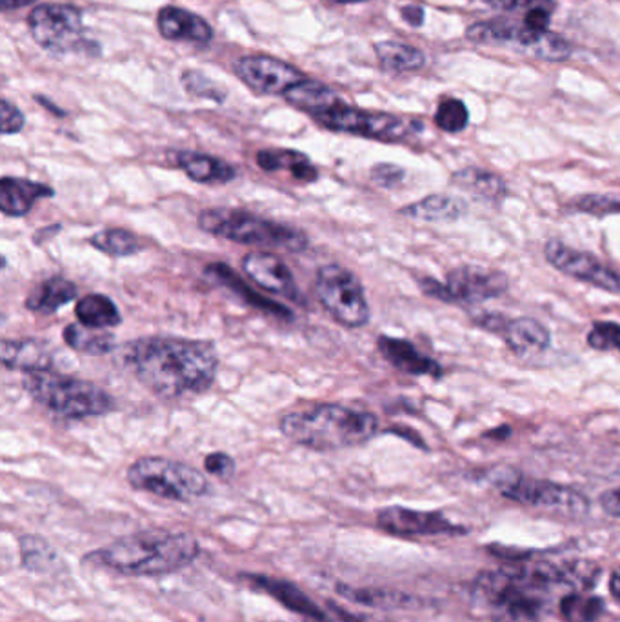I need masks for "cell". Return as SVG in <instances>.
Listing matches in <instances>:
<instances>
[{
	"mask_svg": "<svg viewBox=\"0 0 620 622\" xmlns=\"http://www.w3.org/2000/svg\"><path fill=\"white\" fill-rule=\"evenodd\" d=\"M133 377L162 399L200 395L214 386L219 353L214 342L184 337H141L122 347Z\"/></svg>",
	"mask_w": 620,
	"mask_h": 622,
	"instance_id": "6da1fadb",
	"label": "cell"
},
{
	"mask_svg": "<svg viewBox=\"0 0 620 622\" xmlns=\"http://www.w3.org/2000/svg\"><path fill=\"white\" fill-rule=\"evenodd\" d=\"M279 428L288 441L299 447L314 452H339L372 441L379 434V419L374 413L328 402L285 413Z\"/></svg>",
	"mask_w": 620,
	"mask_h": 622,
	"instance_id": "7a4b0ae2",
	"label": "cell"
},
{
	"mask_svg": "<svg viewBox=\"0 0 620 622\" xmlns=\"http://www.w3.org/2000/svg\"><path fill=\"white\" fill-rule=\"evenodd\" d=\"M198 553V540L186 532L148 529L113 540L97 551V557L122 575L159 577L190 566Z\"/></svg>",
	"mask_w": 620,
	"mask_h": 622,
	"instance_id": "3957f363",
	"label": "cell"
},
{
	"mask_svg": "<svg viewBox=\"0 0 620 622\" xmlns=\"http://www.w3.org/2000/svg\"><path fill=\"white\" fill-rule=\"evenodd\" d=\"M554 584H560V568L538 562L532 568L483 573L475 589L504 621L535 622L546 608V594Z\"/></svg>",
	"mask_w": 620,
	"mask_h": 622,
	"instance_id": "277c9868",
	"label": "cell"
},
{
	"mask_svg": "<svg viewBox=\"0 0 620 622\" xmlns=\"http://www.w3.org/2000/svg\"><path fill=\"white\" fill-rule=\"evenodd\" d=\"M24 390L46 412L59 419L86 420L102 417L116 410L113 397L89 380L56 374L51 369L24 374Z\"/></svg>",
	"mask_w": 620,
	"mask_h": 622,
	"instance_id": "5b68a950",
	"label": "cell"
},
{
	"mask_svg": "<svg viewBox=\"0 0 620 622\" xmlns=\"http://www.w3.org/2000/svg\"><path fill=\"white\" fill-rule=\"evenodd\" d=\"M197 224L203 232L231 243L260 246V248L285 249L301 254L309 246V237L301 228L271 221L250 211L211 208L198 214Z\"/></svg>",
	"mask_w": 620,
	"mask_h": 622,
	"instance_id": "8992f818",
	"label": "cell"
},
{
	"mask_svg": "<svg viewBox=\"0 0 620 622\" xmlns=\"http://www.w3.org/2000/svg\"><path fill=\"white\" fill-rule=\"evenodd\" d=\"M126 479L135 490L168 501L190 502L208 496L211 490L206 475L197 468L166 458L137 459L127 468Z\"/></svg>",
	"mask_w": 620,
	"mask_h": 622,
	"instance_id": "52a82bcc",
	"label": "cell"
},
{
	"mask_svg": "<svg viewBox=\"0 0 620 622\" xmlns=\"http://www.w3.org/2000/svg\"><path fill=\"white\" fill-rule=\"evenodd\" d=\"M491 483L506 499L557 513L562 517L581 519L589 512V501L581 491L551 480L530 479L513 469H499L491 475Z\"/></svg>",
	"mask_w": 620,
	"mask_h": 622,
	"instance_id": "ba28073f",
	"label": "cell"
},
{
	"mask_svg": "<svg viewBox=\"0 0 620 622\" xmlns=\"http://www.w3.org/2000/svg\"><path fill=\"white\" fill-rule=\"evenodd\" d=\"M315 292L331 319L348 330H358L372 319L363 282L341 265H326L315 276Z\"/></svg>",
	"mask_w": 620,
	"mask_h": 622,
	"instance_id": "9c48e42d",
	"label": "cell"
},
{
	"mask_svg": "<svg viewBox=\"0 0 620 622\" xmlns=\"http://www.w3.org/2000/svg\"><path fill=\"white\" fill-rule=\"evenodd\" d=\"M467 39L475 45L510 46L513 50L543 61L560 62L570 59L571 45L560 35L511 23L506 19H495L486 23L473 24L467 28Z\"/></svg>",
	"mask_w": 620,
	"mask_h": 622,
	"instance_id": "30bf717a",
	"label": "cell"
},
{
	"mask_svg": "<svg viewBox=\"0 0 620 622\" xmlns=\"http://www.w3.org/2000/svg\"><path fill=\"white\" fill-rule=\"evenodd\" d=\"M418 286L428 297L453 304H483L499 298L508 292L510 281L502 271L461 266L446 276V282L424 277Z\"/></svg>",
	"mask_w": 620,
	"mask_h": 622,
	"instance_id": "8fae6325",
	"label": "cell"
},
{
	"mask_svg": "<svg viewBox=\"0 0 620 622\" xmlns=\"http://www.w3.org/2000/svg\"><path fill=\"white\" fill-rule=\"evenodd\" d=\"M29 32L42 50L64 56L72 51H89L84 37L83 15L70 4H42L28 17Z\"/></svg>",
	"mask_w": 620,
	"mask_h": 622,
	"instance_id": "7c38bea8",
	"label": "cell"
},
{
	"mask_svg": "<svg viewBox=\"0 0 620 622\" xmlns=\"http://www.w3.org/2000/svg\"><path fill=\"white\" fill-rule=\"evenodd\" d=\"M315 121L331 132L352 133L380 143H401L412 132V124L401 117L382 111L358 110L344 105L342 99L337 100L330 110L315 117Z\"/></svg>",
	"mask_w": 620,
	"mask_h": 622,
	"instance_id": "4fadbf2b",
	"label": "cell"
},
{
	"mask_svg": "<svg viewBox=\"0 0 620 622\" xmlns=\"http://www.w3.org/2000/svg\"><path fill=\"white\" fill-rule=\"evenodd\" d=\"M544 255L555 270L562 271L564 276L587 282L592 286L600 288L604 292L620 295V276L609 270L608 266L593 254L582 249L571 248L559 239H551L544 246Z\"/></svg>",
	"mask_w": 620,
	"mask_h": 622,
	"instance_id": "5bb4252c",
	"label": "cell"
},
{
	"mask_svg": "<svg viewBox=\"0 0 620 622\" xmlns=\"http://www.w3.org/2000/svg\"><path fill=\"white\" fill-rule=\"evenodd\" d=\"M472 320L478 328L502 337L511 352L516 355H537L546 352L551 344L548 328L530 317L510 319L495 312H481L473 315Z\"/></svg>",
	"mask_w": 620,
	"mask_h": 622,
	"instance_id": "9a60e30c",
	"label": "cell"
},
{
	"mask_svg": "<svg viewBox=\"0 0 620 622\" xmlns=\"http://www.w3.org/2000/svg\"><path fill=\"white\" fill-rule=\"evenodd\" d=\"M236 77L260 95H284L288 89L304 81L295 66L273 57H242L235 62Z\"/></svg>",
	"mask_w": 620,
	"mask_h": 622,
	"instance_id": "2e32d148",
	"label": "cell"
},
{
	"mask_svg": "<svg viewBox=\"0 0 620 622\" xmlns=\"http://www.w3.org/2000/svg\"><path fill=\"white\" fill-rule=\"evenodd\" d=\"M377 526L397 537L459 534L462 528L439 512H418L404 507H388L377 513Z\"/></svg>",
	"mask_w": 620,
	"mask_h": 622,
	"instance_id": "e0dca14e",
	"label": "cell"
},
{
	"mask_svg": "<svg viewBox=\"0 0 620 622\" xmlns=\"http://www.w3.org/2000/svg\"><path fill=\"white\" fill-rule=\"evenodd\" d=\"M242 270L247 279H252L264 292L282 295L285 298L299 301L301 292L296 286L295 277L279 255L266 252H253L242 259Z\"/></svg>",
	"mask_w": 620,
	"mask_h": 622,
	"instance_id": "ac0fdd59",
	"label": "cell"
},
{
	"mask_svg": "<svg viewBox=\"0 0 620 622\" xmlns=\"http://www.w3.org/2000/svg\"><path fill=\"white\" fill-rule=\"evenodd\" d=\"M204 276L208 277L209 281L224 286L228 292L233 293L239 301H242L250 308L258 309V312H263L273 319L282 320V322L293 320V314L288 306L277 303L273 298L263 297L250 284L242 281L241 277L236 276L235 271L231 270L230 266L224 265V263H211V265L206 266Z\"/></svg>",
	"mask_w": 620,
	"mask_h": 622,
	"instance_id": "d6986e66",
	"label": "cell"
},
{
	"mask_svg": "<svg viewBox=\"0 0 620 622\" xmlns=\"http://www.w3.org/2000/svg\"><path fill=\"white\" fill-rule=\"evenodd\" d=\"M53 197L56 190L48 184L28 181L21 176H4L0 181V210L13 219L28 216L39 200Z\"/></svg>",
	"mask_w": 620,
	"mask_h": 622,
	"instance_id": "ffe728a7",
	"label": "cell"
},
{
	"mask_svg": "<svg viewBox=\"0 0 620 622\" xmlns=\"http://www.w3.org/2000/svg\"><path fill=\"white\" fill-rule=\"evenodd\" d=\"M377 347L382 353V357L404 374L410 375H429L435 379L442 377V366L431 357H426L424 353L418 352L413 342L399 337L380 336L377 339Z\"/></svg>",
	"mask_w": 620,
	"mask_h": 622,
	"instance_id": "44dd1931",
	"label": "cell"
},
{
	"mask_svg": "<svg viewBox=\"0 0 620 622\" xmlns=\"http://www.w3.org/2000/svg\"><path fill=\"white\" fill-rule=\"evenodd\" d=\"M0 361L7 369H21L24 374L53 368L50 344L40 339H4L0 344Z\"/></svg>",
	"mask_w": 620,
	"mask_h": 622,
	"instance_id": "7402d4cb",
	"label": "cell"
},
{
	"mask_svg": "<svg viewBox=\"0 0 620 622\" xmlns=\"http://www.w3.org/2000/svg\"><path fill=\"white\" fill-rule=\"evenodd\" d=\"M157 26L165 39L192 40L206 45L214 39V29L203 17L182 8L166 7L157 15Z\"/></svg>",
	"mask_w": 620,
	"mask_h": 622,
	"instance_id": "603a6c76",
	"label": "cell"
},
{
	"mask_svg": "<svg viewBox=\"0 0 620 622\" xmlns=\"http://www.w3.org/2000/svg\"><path fill=\"white\" fill-rule=\"evenodd\" d=\"M171 160L179 170L184 171L193 182H198V184H228L236 176L235 166L214 155L175 151L171 154Z\"/></svg>",
	"mask_w": 620,
	"mask_h": 622,
	"instance_id": "cb8c5ba5",
	"label": "cell"
},
{
	"mask_svg": "<svg viewBox=\"0 0 620 622\" xmlns=\"http://www.w3.org/2000/svg\"><path fill=\"white\" fill-rule=\"evenodd\" d=\"M255 588L263 589L271 595L277 602L285 606L288 610L295 611L306 619H326L325 611L315 605L299 586L282 578L268 577V575H242Z\"/></svg>",
	"mask_w": 620,
	"mask_h": 622,
	"instance_id": "d4e9b609",
	"label": "cell"
},
{
	"mask_svg": "<svg viewBox=\"0 0 620 622\" xmlns=\"http://www.w3.org/2000/svg\"><path fill=\"white\" fill-rule=\"evenodd\" d=\"M78 295L75 282L66 277L56 276L40 282L34 292L29 293L24 306L35 314L51 315L73 303Z\"/></svg>",
	"mask_w": 620,
	"mask_h": 622,
	"instance_id": "484cf974",
	"label": "cell"
},
{
	"mask_svg": "<svg viewBox=\"0 0 620 622\" xmlns=\"http://www.w3.org/2000/svg\"><path fill=\"white\" fill-rule=\"evenodd\" d=\"M257 166L260 170L275 173V171H288L293 179L302 182H315L319 179V170L307 155L296 149H263L258 151Z\"/></svg>",
	"mask_w": 620,
	"mask_h": 622,
	"instance_id": "4316f807",
	"label": "cell"
},
{
	"mask_svg": "<svg viewBox=\"0 0 620 622\" xmlns=\"http://www.w3.org/2000/svg\"><path fill=\"white\" fill-rule=\"evenodd\" d=\"M401 214L413 221L455 222L466 214V203L462 198L435 193L423 200L404 206Z\"/></svg>",
	"mask_w": 620,
	"mask_h": 622,
	"instance_id": "83f0119b",
	"label": "cell"
},
{
	"mask_svg": "<svg viewBox=\"0 0 620 622\" xmlns=\"http://www.w3.org/2000/svg\"><path fill=\"white\" fill-rule=\"evenodd\" d=\"M284 99L288 105L315 119L320 113H325L326 110H330L337 100H341V97L330 86L304 78L285 92Z\"/></svg>",
	"mask_w": 620,
	"mask_h": 622,
	"instance_id": "f1b7e54d",
	"label": "cell"
},
{
	"mask_svg": "<svg viewBox=\"0 0 620 622\" xmlns=\"http://www.w3.org/2000/svg\"><path fill=\"white\" fill-rule=\"evenodd\" d=\"M75 315L81 325L95 330H108L122 322V315L117 304L102 293H89L86 297L78 298L75 304Z\"/></svg>",
	"mask_w": 620,
	"mask_h": 622,
	"instance_id": "f546056e",
	"label": "cell"
},
{
	"mask_svg": "<svg viewBox=\"0 0 620 622\" xmlns=\"http://www.w3.org/2000/svg\"><path fill=\"white\" fill-rule=\"evenodd\" d=\"M62 337L73 352L92 355V357L108 355V353L117 350V337L113 333L106 330H95V328H88L81 322L68 325L62 331Z\"/></svg>",
	"mask_w": 620,
	"mask_h": 622,
	"instance_id": "4dcf8cb0",
	"label": "cell"
},
{
	"mask_svg": "<svg viewBox=\"0 0 620 622\" xmlns=\"http://www.w3.org/2000/svg\"><path fill=\"white\" fill-rule=\"evenodd\" d=\"M451 184L462 187L464 192H470L477 198L488 200V203H500L506 195L504 179L495 175L491 171L481 170V168H464L457 171L451 176Z\"/></svg>",
	"mask_w": 620,
	"mask_h": 622,
	"instance_id": "1f68e13d",
	"label": "cell"
},
{
	"mask_svg": "<svg viewBox=\"0 0 620 622\" xmlns=\"http://www.w3.org/2000/svg\"><path fill=\"white\" fill-rule=\"evenodd\" d=\"M375 53L379 57L380 66L388 72H415L424 66V53L413 46L385 40L375 45Z\"/></svg>",
	"mask_w": 620,
	"mask_h": 622,
	"instance_id": "d6a6232c",
	"label": "cell"
},
{
	"mask_svg": "<svg viewBox=\"0 0 620 622\" xmlns=\"http://www.w3.org/2000/svg\"><path fill=\"white\" fill-rule=\"evenodd\" d=\"M339 594L344 595L347 599L357 602V605L374 606V608H382V610H396V608H412L417 600L412 595L401 594V591H391V589L377 588H352V586H339Z\"/></svg>",
	"mask_w": 620,
	"mask_h": 622,
	"instance_id": "836d02e7",
	"label": "cell"
},
{
	"mask_svg": "<svg viewBox=\"0 0 620 622\" xmlns=\"http://www.w3.org/2000/svg\"><path fill=\"white\" fill-rule=\"evenodd\" d=\"M89 246L99 249L102 254L110 255V257H132L143 249V243L135 233L124 228H110V230H102L89 237Z\"/></svg>",
	"mask_w": 620,
	"mask_h": 622,
	"instance_id": "e575fe53",
	"label": "cell"
},
{
	"mask_svg": "<svg viewBox=\"0 0 620 622\" xmlns=\"http://www.w3.org/2000/svg\"><path fill=\"white\" fill-rule=\"evenodd\" d=\"M21 557L26 570L34 573H48L59 564L56 548L39 535H24L21 539Z\"/></svg>",
	"mask_w": 620,
	"mask_h": 622,
	"instance_id": "d590c367",
	"label": "cell"
},
{
	"mask_svg": "<svg viewBox=\"0 0 620 622\" xmlns=\"http://www.w3.org/2000/svg\"><path fill=\"white\" fill-rule=\"evenodd\" d=\"M560 613L568 622H595L603 617L604 600L595 595L575 591L560 600Z\"/></svg>",
	"mask_w": 620,
	"mask_h": 622,
	"instance_id": "8d00e7d4",
	"label": "cell"
},
{
	"mask_svg": "<svg viewBox=\"0 0 620 622\" xmlns=\"http://www.w3.org/2000/svg\"><path fill=\"white\" fill-rule=\"evenodd\" d=\"M598 573L600 570L593 562H571V564L560 568V584L575 588L576 591H586L597 583Z\"/></svg>",
	"mask_w": 620,
	"mask_h": 622,
	"instance_id": "74e56055",
	"label": "cell"
},
{
	"mask_svg": "<svg viewBox=\"0 0 620 622\" xmlns=\"http://www.w3.org/2000/svg\"><path fill=\"white\" fill-rule=\"evenodd\" d=\"M470 113L462 100L446 99L439 105V110L435 113V124L446 133H459L467 126Z\"/></svg>",
	"mask_w": 620,
	"mask_h": 622,
	"instance_id": "f35d334b",
	"label": "cell"
},
{
	"mask_svg": "<svg viewBox=\"0 0 620 622\" xmlns=\"http://www.w3.org/2000/svg\"><path fill=\"white\" fill-rule=\"evenodd\" d=\"M182 86L193 97L214 100V102H224L226 95H228L220 84L214 83L211 78L198 72H184Z\"/></svg>",
	"mask_w": 620,
	"mask_h": 622,
	"instance_id": "ab89813d",
	"label": "cell"
},
{
	"mask_svg": "<svg viewBox=\"0 0 620 622\" xmlns=\"http://www.w3.org/2000/svg\"><path fill=\"white\" fill-rule=\"evenodd\" d=\"M576 211L595 217L620 214V195H584L575 203Z\"/></svg>",
	"mask_w": 620,
	"mask_h": 622,
	"instance_id": "60d3db41",
	"label": "cell"
},
{
	"mask_svg": "<svg viewBox=\"0 0 620 622\" xmlns=\"http://www.w3.org/2000/svg\"><path fill=\"white\" fill-rule=\"evenodd\" d=\"M586 341L593 350H600V352L619 350L620 352V325L595 322L593 330L587 333Z\"/></svg>",
	"mask_w": 620,
	"mask_h": 622,
	"instance_id": "b9f144b4",
	"label": "cell"
},
{
	"mask_svg": "<svg viewBox=\"0 0 620 622\" xmlns=\"http://www.w3.org/2000/svg\"><path fill=\"white\" fill-rule=\"evenodd\" d=\"M235 461L224 452L209 453L208 458L204 459V469L220 479H230L231 475L235 474Z\"/></svg>",
	"mask_w": 620,
	"mask_h": 622,
	"instance_id": "7bdbcfd3",
	"label": "cell"
},
{
	"mask_svg": "<svg viewBox=\"0 0 620 622\" xmlns=\"http://www.w3.org/2000/svg\"><path fill=\"white\" fill-rule=\"evenodd\" d=\"M372 179L380 187L393 190V187L401 186L404 181V170L397 164H377L372 170Z\"/></svg>",
	"mask_w": 620,
	"mask_h": 622,
	"instance_id": "ee69618b",
	"label": "cell"
},
{
	"mask_svg": "<svg viewBox=\"0 0 620 622\" xmlns=\"http://www.w3.org/2000/svg\"><path fill=\"white\" fill-rule=\"evenodd\" d=\"M0 115H2V135H13L23 130L26 124L23 111L19 110L17 106L12 105L10 100H2V108H0Z\"/></svg>",
	"mask_w": 620,
	"mask_h": 622,
	"instance_id": "f6af8a7d",
	"label": "cell"
},
{
	"mask_svg": "<svg viewBox=\"0 0 620 622\" xmlns=\"http://www.w3.org/2000/svg\"><path fill=\"white\" fill-rule=\"evenodd\" d=\"M549 21H551V13L546 10V7L532 8L524 17V26L537 29V32H546L549 28Z\"/></svg>",
	"mask_w": 620,
	"mask_h": 622,
	"instance_id": "bcb514c9",
	"label": "cell"
},
{
	"mask_svg": "<svg viewBox=\"0 0 620 622\" xmlns=\"http://www.w3.org/2000/svg\"><path fill=\"white\" fill-rule=\"evenodd\" d=\"M489 7L497 8V10H504V12H515V10H522V8L527 7H546V2L549 0H483Z\"/></svg>",
	"mask_w": 620,
	"mask_h": 622,
	"instance_id": "7dc6e473",
	"label": "cell"
},
{
	"mask_svg": "<svg viewBox=\"0 0 620 622\" xmlns=\"http://www.w3.org/2000/svg\"><path fill=\"white\" fill-rule=\"evenodd\" d=\"M488 551L491 556L500 557V559H504V561H526L527 557L532 556V551L530 550H519V548L502 545L488 546Z\"/></svg>",
	"mask_w": 620,
	"mask_h": 622,
	"instance_id": "c3c4849f",
	"label": "cell"
},
{
	"mask_svg": "<svg viewBox=\"0 0 620 622\" xmlns=\"http://www.w3.org/2000/svg\"><path fill=\"white\" fill-rule=\"evenodd\" d=\"M600 504H603L604 510L613 515V517H620V490H609L600 497Z\"/></svg>",
	"mask_w": 620,
	"mask_h": 622,
	"instance_id": "681fc988",
	"label": "cell"
},
{
	"mask_svg": "<svg viewBox=\"0 0 620 622\" xmlns=\"http://www.w3.org/2000/svg\"><path fill=\"white\" fill-rule=\"evenodd\" d=\"M402 19L413 28H421L424 24V10L421 7L402 8Z\"/></svg>",
	"mask_w": 620,
	"mask_h": 622,
	"instance_id": "f907efd6",
	"label": "cell"
},
{
	"mask_svg": "<svg viewBox=\"0 0 620 622\" xmlns=\"http://www.w3.org/2000/svg\"><path fill=\"white\" fill-rule=\"evenodd\" d=\"M32 2H35V0H0V10L10 12V10H15V8L28 7Z\"/></svg>",
	"mask_w": 620,
	"mask_h": 622,
	"instance_id": "816d5d0a",
	"label": "cell"
},
{
	"mask_svg": "<svg viewBox=\"0 0 620 622\" xmlns=\"http://www.w3.org/2000/svg\"><path fill=\"white\" fill-rule=\"evenodd\" d=\"M609 589L613 594L615 599L620 602V566L611 573V578H609Z\"/></svg>",
	"mask_w": 620,
	"mask_h": 622,
	"instance_id": "f5cc1de1",
	"label": "cell"
},
{
	"mask_svg": "<svg viewBox=\"0 0 620 622\" xmlns=\"http://www.w3.org/2000/svg\"><path fill=\"white\" fill-rule=\"evenodd\" d=\"M510 428L508 426H499V430L497 431H489L488 437H497V439H506V437H510Z\"/></svg>",
	"mask_w": 620,
	"mask_h": 622,
	"instance_id": "db71d44e",
	"label": "cell"
},
{
	"mask_svg": "<svg viewBox=\"0 0 620 622\" xmlns=\"http://www.w3.org/2000/svg\"><path fill=\"white\" fill-rule=\"evenodd\" d=\"M37 100H39L40 105L46 106L48 110L56 111L57 115H64V111L57 110L56 106L50 105V102H48V99H42V97H37Z\"/></svg>",
	"mask_w": 620,
	"mask_h": 622,
	"instance_id": "11a10c76",
	"label": "cell"
},
{
	"mask_svg": "<svg viewBox=\"0 0 620 622\" xmlns=\"http://www.w3.org/2000/svg\"><path fill=\"white\" fill-rule=\"evenodd\" d=\"M336 4H358V2H364V0H331Z\"/></svg>",
	"mask_w": 620,
	"mask_h": 622,
	"instance_id": "9f6ffc18",
	"label": "cell"
},
{
	"mask_svg": "<svg viewBox=\"0 0 620 622\" xmlns=\"http://www.w3.org/2000/svg\"><path fill=\"white\" fill-rule=\"evenodd\" d=\"M307 622H328L326 619H307Z\"/></svg>",
	"mask_w": 620,
	"mask_h": 622,
	"instance_id": "6f0895ef",
	"label": "cell"
}]
</instances>
